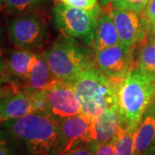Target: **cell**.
<instances>
[{
	"label": "cell",
	"instance_id": "cell-22",
	"mask_svg": "<svg viewBox=\"0 0 155 155\" xmlns=\"http://www.w3.org/2000/svg\"><path fill=\"white\" fill-rule=\"evenodd\" d=\"M97 149L91 145L81 142L65 155H96Z\"/></svg>",
	"mask_w": 155,
	"mask_h": 155
},
{
	"label": "cell",
	"instance_id": "cell-9",
	"mask_svg": "<svg viewBox=\"0 0 155 155\" xmlns=\"http://www.w3.org/2000/svg\"><path fill=\"white\" fill-rule=\"evenodd\" d=\"M51 115L57 119L81 114V104L72 84L56 80L45 90Z\"/></svg>",
	"mask_w": 155,
	"mask_h": 155
},
{
	"label": "cell",
	"instance_id": "cell-27",
	"mask_svg": "<svg viewBox=\"0 0 155 155\" xmlns=\"http://www.w3.org/2000/svg\"><path fill=\"white\" fill-rule=\"evenodd\" d=\"M100 2L104 5H111L114 2V0H100Z\"/></svg>",
	"mask_w": 155,
	"mask_h": 155
},
{
	"label": "cell",
	"instance_id": "cell-29",
	"mask_svg": "<svg viewBox=\"0 0 155 155\" xmlns=\"http://www.w3.org/2000/svg\"><path fill=\"white\" fill-rule=\"evenodd\" d=\"M147 155H155V147Z\"/></svg>",
	"mask_w": 155,
	"mask_h": 155
},
{
	"label": "cell",
	"instance_id": "cell-32",
	"mask_svg": "<svg viewBox=\"0 0 155 155\" xmlns=\"http://www.w3.org/2000/svg\"><path fill=\"white\" fill-rule=\"evenodd\" d=\"M28 155H52L50 153H38V154H28Z\"/></svg>",
	"mask_w": 155,
	"mask_h": 155
},
{
	"label": "cell",
	"instance_id": "cell-5",
	"mask_svg": "<svg viewBox=\"0 0 155 155\" xmlns=\"http://www.w3.org/2000/svg\"><path fill=\"white\" fill-rule=\"evenodd\" d=\"M101 16L99 5L92 10H83L59 4L53 9V17L56 28L68 39L83 41L92 46L97 22Z\"/></svg>",
	"mask_w": 155,
	"mask_h": 155
},
{
	"label": "cell",
	"instance_id": "cell-25",
	"mask_svg": "<svg viewBox=\"0 0 155 155\" xmlns=\"http://www.w3.org/2000/svg\"><path fill=\"white\" fill-rule=\"evenodd\" d=\"M11 79V77L8 72L6 71L5 64V60L3 57L0 55V86L10 82Z\"/></svg>",
	"mask_w": 155,
	"mask_h": 155
},
{
	"label": "cell",
	"instance_id": "cell-31",
	"mask_svg": "<svg viewBox=\"0 0 155 155\" xmlns=\"http://www.w3.org/2000/svg\"><path fill=\"white\" fill-rule=\"evenodd\" d=\"M5 5V0H0V7Z\"/></svg>",
	"mask_w": 155,
	"mask_h": 155
},
{
	"label": "cell",
	"instance_id": "cell-24",
	"mask_svg": "<svg viewBox=\"0 0 155 155\" xmlns=\"http://www.w3.org/2000/svg\"><path fill=\"white\" fill-rule=\"evenodd\" d=\"M145 19L149 24H155V0H150L145 10Z\"/></svg>",
	"mask_w": 155,
	"mask_h": 155
},
{
	"label": "cell",
	"instance_id": "cell-15",
	"mask_svg": "<svg viewBox=\"0 0 155 155\" xmlns=\"http://www.w3.org/2000/svg\"><path fill=\"white\" fill-rule=\"evenodd\" d=\"M117 44H120V40L113 18L109 12L101 14L95 32L93 51L97 53Z\"/></svg>",
	"mask_w": 155,
	"mask_h": 155
},
{
	"label": "cell",
	"instance_id": "cell-13",
	"mask_svg": "<svg viewBox=\"0 0 155 155\" xmlns=\"http://www.w3.org/2000/svg\"><path fill=\"white\" fill-rule=\"evenodd\" d=\"M36 54L27 50H12L5 60L6 71L11 78H17L24 82L28 79Z\"/></svg>",
	"mask_w": 155,
	"mask_h": 155
},
{
	"label": "cell",
	"instance_id": "cell-17",
	"mask_svg": "<svg viewBox=\"0 0 155 155\" xmlns=\"http://www.w3.org/2000/svg\"><path fill=\"white\" fill-rule=\"evenodd\" d=\"M134 133L135 131L120 127L116 135L115 155H134Z\"/></svg>",
	"mask_w": 155,
	"mask_h": 155
},
{
	"label": "cell",
	"instance_id": "cell-18",
	"mask_svg": "<svg viewBox=\"0 0 155 155\" xmlns=\"http://www.w3.org/2000/svg\"><path fill=\"white\" fill-rule=\"evenodd\" d=\"M43 0H5L6 9L11 13L22 14L33 10Z\"/></svg>",
	"mask_w": 155,
	"mask_h": 155
},
{
	"label": "cell",
	"instance_id": "cell-23",
	"mask_svg": "<svg viewBox=\"0 0 155 155\" xmlns=\"http://www.w3.org/2000/svg\"><path fill=\"white\" fill-rule=\"evenodd\" d=\"M116 136L108 142L101 145L96 151V155H115Z\"/></svg>",
	"mask_w": 155,
	"mask_h": 155
},
{
	"label": "cell",
	"instance_id": "cell-11",
	"mask_svg": "<svg viewBox=\"0 0 155 155\" xmlns=\"http://www.w3.org/2000/svg\"><path fill=\"white\" fill-rule=\"evenodd\" d=\"M122 126V117L118 106L108 109L91 120L84 143L97 149L113 139Z\"/></svg>",
	"mask_w": 155,
	"mask_h": 155
},
{
	"label": "cell",
	"instance_id": "cell-14",
	"mask_svg": "<svg viewBox=\"0 0 155 155\" xmlns=\"http://www.w3.org/2000/svg\"><path fill=\"white\" fill-rule=\"evenodd\" d=\"M57 79L50 71L43 54H36L33 67L24 87L35 91H45Z\"/></svg>",
	"mask_w": 155,
	"mask_h": 155
},
{
	"label": "cell",
	"instance_id": "cell-4",
	"mask_svg": "<svg viewBox=\"0 0 155 155\" xmlns=\"http://www.w3.org/2000/svg\"><path fill=\"white\" fill-rule=\"evenodd\" d=\"M43 55L56 79L70 84L94 61L91 52L74 39L56 41Z\"/></svg>",
	"mask_w": 155,
	"mask_h": 155
},
{
	"label": "cell",
	"instance_id": "cell-28",
	"mask_svg": "<svg viewBox=\"0 0 155 155\" xmlns=\"http://www.w3.org/2000/svg\"><path fill=\"white\" fill-rule=\"evenodd\" d=\"M148 109H150V110H153L155 112V97L154 99H153V103H152V104L150 105V107Z\"/></svg>",
	"mask_w": 155,
	"mask_h": 155
},
{
	"label": "cell",
	"instance_id": "cell-19",
	"mask_svg": "<svg viewBox=\"0 0 155 155\" xmlns=\"http://www.w3.org/2000/svg\"><path fill=\"white\" fill-rule=\"evenodd\" d=\"M150 0H114L113 7L132 11L140 14L146 10Z\"/></svg>",
	"mask_w": 155,
	"mask_h": 155
},
{
	"label": "cell",
	"instance_id": "cell-12",
	"mask_svg": "<svg viewBox=\"0 0 155 155\" xmlns=\"http://www.w3.org/2000/svg\"><path fill=\"white\" fill-rule=\"evenodd\" d=\"M155 147V112L147 109L134 133V155H147Z\"/></svg>",
	"mask_w": 155,
	"mask_h": 155
},
{
	"label": "cell",
	"instance_id": "cell-16",
	"mask_svg": "<svg viewBox=\"0 0 155 155\" xmlns=\"http://www.w3.org/2000/svg\"><path fill=\"white\" fill-rule=\"evenodd\" d=\"M136 67L145 75L155 79V44L149 39L140 49Z\"/></svg>",
	"mask_w": 155,
	"mask_h": 155
},
{
	"label": "cell",
	"instance_id": "cell-26",
	"mask_svg": "<svg viewBox=\"0 0 155 155\" xmlns=\"http://www.w3.org/2000/svg\"><path fill=\"white\" fill-rule=\"evenodd\" d=\"M149 39L151 41H153L155 44V24H149Z\"/></svg>",
	"mask_w": 155,
	"mask_h": 155
},
{
	"label": "cell",
	"instance_id": "cell-30",
	"mask_svg": "<svg viewBox=\"0 0 155 155\" xmlns=\"http://www.w3.org/2000/svg\"><path fill=\"white\" fill-rule=\"evenodd\" d=\"M2 36H3V28L0 24V39L2 38Z\"/></svg>",
	"mask_w": 155,
	"mask_h": 155
},
{
	"label": "cell",
	"instance_id": "cell-20",
	"mask_svg": "<svg viewBox=\"0 0 155 155\" xmlns=\"http://www.w3.org/2000/svg\"><path fill=\"white\" fill-rule=\"evenodd\" d=\"M15 144L5 129H0V155H17Z\"/></svg>",
	"mask_w": 155,
	"mask_h": 155
},
{
	"label": "cell",
	"instance_id": "cell-6",
	"mask_svg": "<svg viewBox=\"0 0 155 155\" xmlns=\"http://www.w3.org/2000/svg\"><path fill=\"white\" fill-rule=\"evenodd\" d=\"M7 31L10 41L16 48L30 52L41 49L48 37L43 17L30 11L11 19Z\"/></svg>",
	"mask_w": 155,
	"mask_h": 155
},
{
	"label": "cell",
	"instance_id": "cell-21",
	"mask_svg": "<svg viewBox=\"0 0 155 155\" xmlns=\"http://www.w3.org/2000/svg\"><path fill=\"white\" fill-rule=\"evenodd\" d=\"M62 4L70 7L83 9V10H92L98 5V0H60Z\"/></svg>",
	"mask_w": 155,
	"mask_h": 155
},
{
	"label": "cell",
	"instance_id": "cell-2",
	"mask_svg": "<svg viewBox=\"0 0 155 155\" xmlns=\"http://www.w3.org/2000/svg\"><path fill=\"white\" fill-rule=\"evenodd\" d=\"M154 97L155 79L145 75L134 66L117 89V104L122 127L136 131Z\"/></svg>",
	"mask_w": 155,
	"mask_h": 155
},
{
	"label": "cell",
	"instance_id": "cell-1",
	"mask_svg": "<svg viewBox=\"0 0 155 155\" xmlns=\"http://www.w3.org/2000/svg\"><path fill=\"white\" fill-rule=\"evenodd\" d=\"M0 126L28 154H51L59 136L58 119L49 113L33 112Z\"/></svg>",
	"mask_w": 155,
	"mask_h": 155
},
{
	"label": "cell",
	"instance_id": "cell-8",
	"mask_svg": "<svg viewBox=\"0 0 155 155\" xmlns=\"http://www.w3.org/2000/svg\"><path fill=\"white\" fill-rule=\"evenodd\" d=\"M134 50L117 44L95 53L96 65L107 77L122 81L134 67Z\"/></svg>",
	"mask_w": 155,
	"mask_h": 155
},
{
	"label": "cell",
	"instance_id": "cell-7",
	"mask_svg": "<svg viewBox=\"0 0 155 155\" xmlns=\"http://www.w3.org/2000/svg\"><path fill=\"white\" fill-rule=\"evenodd\" d=\"M114 20L120 44L127 48L134 49L136 45L145 40L149 23L138 13L113 7L108 11Z\"/></svg>",
	"mask_w": 155,
	"mask_h": 155
},
{
	"label": "cell",
	"instance_id": "cell-3",
	"mask_svg": "<svg viewBox=\"0 0 155 155\" xmlns=\"http://www.w3.org/2000/svg\"><path fill=\"white\" fill-rule=\"evenodd\" d=\"M120 82L107 77L93 61L72 83L81 104V114L93 119L106 110L117 107Z\"/></svg>",
	"mask_w": 155,
	"mask_h": 155
},
{
	"label": "cell",
	"instance_id": "cell-10",
	"mask_svg": "<svg viewBox=\"0 0 155 155\" xmlns=\"http://www.w3.org/2000/svg\"><path fill=\"white\" fill-rule=\"evenodd\" d=\"M91 120L83 114L58 119L59 136L51 154L65 155L77 145L84 142Z\"/></svg>",
	"mask_w": 155,
	"mask_h": 155
}]
</instances>
